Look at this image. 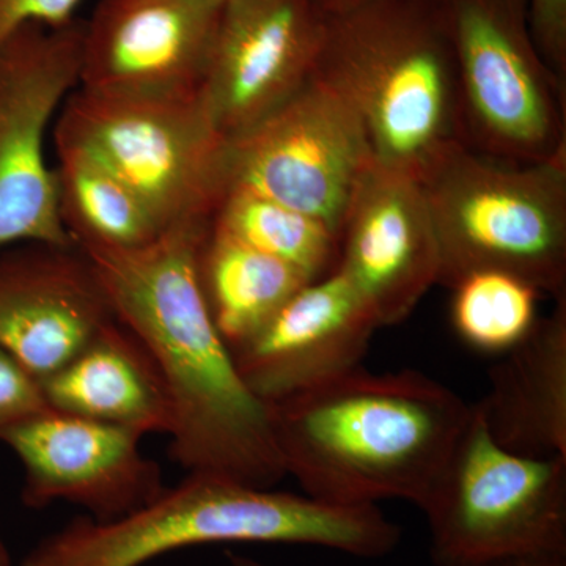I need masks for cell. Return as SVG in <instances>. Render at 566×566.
<instances>
[{
	"mask_svg": "<svg viewBox=\"0 0 566 566\" xmlns=\"http://www.w3.org/2000/svg\"><path fill=\"white\" fill-rule=\"evenodd\" d=\"M211 222L170 227L137 248L80 249L95 266L115 318L161 374L175 460L189 474L273 488L286 471L270 405L245 386L200 285L199 251Z\"/></svg>",
	"mask_w": 566,
	"mask_h": 566,
	"instance_id": "6da1fadb",
	"label": "cell"
},
{
	"mask_svg": "<svg viewBox=\"0 0 566 566\" xmlns=\"http://www.w3.org/2000/svg\"><path fill=\"white\" fill-rule=\"evenodd\" d=\"M286 475L331 505L422 506L471 405L416 370L363 367L270 405Z\"/></svg>",
	"mask_w": 566,
	"mask_h": 566,
	"instance_id": "7a4b0ae2",
	"label": "cell"
},
{
	"mask_svg": "<svg viewBox=\"0 0 566 566\" xmlns=\"http://www.w3.org/2000/svg\"><path fill=\"white\" fill-rule=\"evenodd\" d=\"M400 538L401 528L378 505H331L307 494L189 474L118 520L71 521L41 539L21 566H140L172 551L221 543L311 545L381 558Z\"/></svg>",
	"mask_w": 566,
	"mask_h": 566,
	"instance_id": "3957f363",
	"label": "cell"
},
{
	"mask_svg": "<svg viewBox=\"0 0 566 566\" xmlns=\"http://www.w3.org/2000/svg\"><path fill=\"white\" fill-rule=\"evenodd\" d=\"M312 76L354 112L382 169L422 180L463 144L439 0H365L327 14Z\"/></svg>",
	"mask_w": 566,
	"mask_h": 566,
	"instance_id": "277c9868",
	"label": "cell"
},
{
	"mask_svg": "<svg viewBox=\"0 0 566 566\" xmlns=\"http://www.w3.org/2000/svg\"><path fill=\"white\" fill-rule=\"evenodd\" d=\"M438 237V285L504 271L554 300L566 293V158L499 161L458 144L423 175Z\"/></svg>",
	"mask_w": 566,
	"mask_h": 566,
	"instance_id": "5b68a950",
	"label": "cell"
},
{
	"mask_svg": "<svg viewBox=\"0 0 566 566\" xmlns=\"http://www.w3.org/2000/svg\"><path fill=\"white\" fill-rule=\"evenodd\" d=\"M54 142L92 153L164 230L211 222L227 193V140L202 98L77 87L59 112Z\"/></svg>",
	"mask_w": 566,
	"mask_h": 566,
	"instance_id": "8992f818",
	"label": "cell"
},
{
	"mask_svg": "<svg viewBox=\"0 0 566 566\" xmlns=\"http://www.w3.org/2000/svg\"><path fill=\"white\" fill-rule=\"evenodd\" d=\"M455 59L461 142L513 164L566 158L565 81L536 46L527 0H439Z\"/></svg>",
	"mask_w": 566,
	"mask_h": 566,
	"instance_id": "52a82bcc",
	"label": "cell"
},
{
	"mask_svg": "<svg viewBox=\"0 0 566 566\" xmlns=\"http://www.w3.org/2000/svg\"><path fill=\"white\" fill-rule=\"evenodd\" d=\"M420 510L434 566H485L517 554L566 551V457L510 452L471 405Z\"/></svg>",
	"mask_w": 566,
	"mask_h": 566,
	"instance_id": "ba28073f",
	"label": "cell"
},
{
	"mask_svg": "<svg viewBox=\"0 0 566 566\" xmlns=\"http://www.w3.org/2000/svg\"><path fill=\"white\" fill-rule=\"evenodd\" d=\"M84 21L25 25L0 46V252L74 245L59 211L46 140L81 85Z\"/></svg>",
	"mask_w": 566,
	"mask_h": 566,
	"instance_id": "9c48e42d",
	"label": "cell"
},
{
	"mask_svg": "<svg viewBox=\"0 0 566 566\" xmlns=\"http://www.w3.org/2000/svg\"><path fill=\"white\" fill-rule=\"evenodd\" d=\"M370 163L354 112L312 76L289 102L227 142V192L259 193L340 234L354 186Z\"/></svg>",
	"mask_w": 566,
	"mask_h": 566,
	"instance_id": "30bf717a",
	"label": "cell"
},
{
	"mask_svg": "<svg viewBox=\"0 0 566 566\" xmlns=\"http://www.w3.org/2000/svg\"><path fill=\"white\" fill-rule=\"evenodd\" d=\"M324 18L316 0H226L200 93L221 136L248 132L311 80Z\"/></svg>",
	"mask_w": 566,
	"mask_h": 566,
	"instance_id": "8fae6325",
	"label": "cell"
},
{
	"mask_svg": "<svg viewBox=\"0 0 566 566\" xmlns=\"http://www.w3.org/2000/svg\"><path fill=\"white\" fill-rule=\"evenodd\" d=\"M142 438L50 408L0 433V442L21 461L25 505L69 502L102 523L129 515L163 493L161 472L140 452Z\"/></svg>",
	"mask_w": 566,
	"mask_h": 566,
	"instance_id": "7c38bea8",
	"label": "cell"
},
{
	"mask_svg": "<svg viewBox=\"0 0 566 566\" xmlns=\"http://www.w3.org/2000/svg\"><path fill=\"white\" fill-rule=\"evenodd\" d=\"M226 0H102L84 21L81 87L200 96Z\"/></svg>",
	"mask_w": 566,
	"mask_h": 566,
	"instance_id": "4fadbf2b",
	"label": "cell"
},
{
	"mask_svg": "<svg viewBox=\"0 0 566 566\" xmlns=\"http://www.w3.org/2000/svg\"><path fill=\"white\" fill-rule=\"evenodd\" d=\"M335 271L359 293L379 329L415 312L441 273L420 180L368 164L346 207Z\"/></svg>",
	"mask_w": 566,
	"mask_h": 566,
	"instance_id": "5bb4252c",
	"label": "cell"
},
{
	"mask_svg": "<svg viewBox=\"0 0 566 566\" xmlns=\"http://www.w3.org/2000/svg\"><path fill=\"white\" fill-rule=\"evenodd\" d=\"M80 245L20 244L0 252V348L43 381L115 322Z\"/></svg>",
	"mask_w": 566,
	"mask_h": 566,
	"instance_id": "9a60e30c",
	"label": "cell"
},
{
	"mask_svg": "<svg viewBox=\"0 0 566 566\" xmlns=\"http://www.w3.org/2000/svg\"><path fill=\"white\" fill-rule=\"evenodd\" d=\"M378 329L359 293L333 271L305 283L232 354L245 386L273 405L360 367Z\"/></svg>",
	"mask_w": 566,
	"mask_h": 566,
	"instance_id": "2e32d148",
	"label": "cell"
},
{
	"mask_svg": "<svg viewBox=\"0 0 566 566\" xmlns=\"http://www.w3.org/2000/svg\"><path fill=\"white\" fill-rule=\"evenodd\" d=\"M502 356L474 403L488 431L520 455L566 457V293Z\"/></svg>",
	"mask_w": 566,
	"mask_h": 566,
	"instance_id": "e0dca14e",
	"label": "cell"
},
{
	"mask_svg": "<svg viewBox=\"0 0 566 566\" xmlns=\"http://www.w3.org/2000/svg\"><path fill=\"white\" fill-rule=\"evenodd\" d=\"M52 411L136 431L169 434V395L150 354L118 319L40 381Z\"/></svg>",
	"mask_w": 566,
	"mask_h": 566,
	"instance_id": "ac0fdd59",
	"label": "cell"
},
{
	"mask_svg": "<svg viewBox=\"0 0 566 566\" xmlns=\"http://www.w3.org/2000/svg\"><path fill=\"white\" fill-rule=\"evenodd\" d=\"M199 279L212 322L230 349L259 333L294 293L312 282L296 268L210 227Z\"/></svg>",
	"mask_w": 566,
	"mask_h": 566,
	"instance_id": "d6986e66",
	"label": "cell"
},
{
	"mask_svg": "<svg viewBox=\"0 0 566 566\" xmlns=\"http://www.w3.org/2000/svg\"><path fill=\"white\" fill-rule=\"evenodd\" d=\"M59 211L77 245L129 249L164 232L150 210L92 153L55 142Z\"/></svg>",
	"mask_w": 566,
	"mask_h": 566,
	"instance_id": "ffe728a7",
	"label": "cell"
},
{
	"mask_svg": "<svg viewBox=\"0 0 566 566\" xmlns=\"http://www.w3.org/2000/svg\"><path fill=\"white\" fill-rule=\"evenodd\" d=\"M212 226L296 268L311 281L337 268L338 234L331 227L259 193L230 189L212 218Z\"/></svg>",
	"mask_w": 566,
	"mask_h": 566,
	"instance_id": "44dd1931",
	"label": "cell"
},
{
	"mask_svg": "<svg viewBox=\"0 0 566 566\" xmlns=\"http://www.w3.org/2000/svg\"><path fill=\"white\" fill-rule=\"evenodd\" d=\"M452 324L476 352L505 354L538 322L543 293L504 271H476L452 286Z\"/></svg>",
	"mask_w": 566,
	"mask_h": 566,
	"instance_id": "7402d4cb",
	"label": "cell"
},
{
	"mask_svg": "<svg viewBox=\"0 0 566 566\" xmlns=\"http://www.w3.org/2000/svg\"><path fill=\"white\" fill-rule=\"evenodd\" d=\"M44 409L40 382L0 348V433Z\"/></svg>",
	"mask_w": 566,
	"mask_h": 566,
	"instance_id": "603a6c76",
	"label": "cell"
},
{
	"mask_svg": "<svg viewBox=\"0 0 566 566\" xmlns=\"http://www.w3.org/2000/svg\"><path fill=\"white\" fill-rule=\"evenodd\" d=\"M536 46L547 65L566 80V0H527Z\"/></svg>",
	"mask_w": 566,
	"mask_h": 566,
	"instance_id": "cb8c5ba5",
	"label": "cell"
},
{
	"mask_svg": "<svg viewBox=\"0 0 566 566\" xmlns=\"http://www.w3.org/2000/svg\"><path fill=\"white\" fill-rule=\"evenodd\" d=\"M82 0H0V46L25 25L61 28L76 20Z\"/></svg>",
	"mask_w": 566,
	"mask_h": 566,
	"instance_id": "d4e9b609",
	"label": "cell"
},
{
	"mask_svg": "<svg viewBox=\"0 0 566 566\" xmlns=\"http://www.w3.org/2000/svg\"><path fill=\"white\" fill-rule=\"evenodd\" d=\"M485 566H566V551H536L491 562Z\"/></svg>",
	"mask_w": 566,
	"mask_h": 566,
	"instance_id": "484cf974",
	"label": "cell"
},
{
	"mask_svg": "<svg viewBox=\"0 0 566 566\" xmlns=\"http://www.w3.org/2000/svg\"><path fill=\"white\" fill-rule=\"evenodd\" d=\"M316 2H318L324 17H327V14L338 13V11L348 10L352 9V7L359 6V3L365 2V0H316Z\"/></svg>",
	"mask_w": 566,
	"mask_h": 566,
	"instance_id": "4316f807",
	"label": "cell"
},
{
	"mask_svg": "<svg viewBox=\"0 0 566 566\" xmlns=\"http://www.w3.org/2000/svg\"><path fill=\"white\" fill-rule=\"evenodd\" d=\"M229 560L232 566H264L253 558L237 556V554H229Z\"/></svg>",
	"mask_w": 566,
	"mask_h": 566,
	"instance_id": "83f0119b",
	"label": "cell"
},
{
	"mask_svg": "<svg viewBox=\"0 0 566 566\" xmlns=\"http://www.w3.org/2000/svg\"><path fill=\"white\" fill-rule=\"evenodd\" d=\"M0 566H11L10 554L2 539H0Z\"/></svg>",
	"mask_w": 566,
	"mask_h": 566,
	"instance_id": "f1b7e54d",
	"label": "cell"
}]
</instances>
